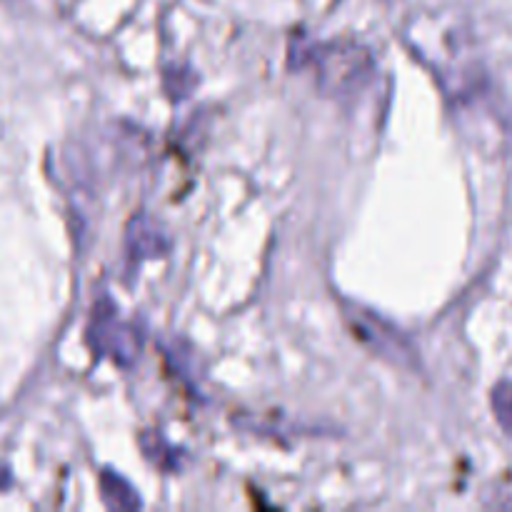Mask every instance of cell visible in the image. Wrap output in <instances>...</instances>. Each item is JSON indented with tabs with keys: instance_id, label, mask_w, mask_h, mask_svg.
I'll list each match as a JSON object with an SVG mask.
<instances>
[{
	"instance_id": "obj_5",
	"label": "cell",
	"mask_w": 512,
	"mask_h": 512,
	"mask_svg": "<svg viewBox=\"0 0 512 512\" xmlns=\"http://www.w3.org/2000/svg\"><path fill=\"white\" fill-rule=\"evenodd\" d=\"M100 493H103V500L115 510H138L140 498L135 495V490L125 483L120 475L105 470L100 475Z\"/></svg>"
},
{
	"instance_id": "obj_1",
	"label": "cell",
	"mask_w": 512,
	"mask_h": 512,
	"mask_svg": "<svg viewBox=\"0 0 512 512\" xmlns=\"http://www.w3.org/2000/svg\"><path fill=\"white\" fill-rule=\"evenodd\" d=\"M305 63L313 65L318 88L328 95H353L375 73L373 53L353 40L313 45Z\"/></svg>"
},
{
	"instance_id": "obj_6",
	"label": "cell",
	"mask_w": 512,
	"mask_h": 512,
	"mask_svg": "<svg viewBox=\"0 0 512 512\" xmlns=\"http://www.w3.org/2000/svg\"><path fill=\"white\" fill-rule=\"evenodd\" d=\"M140 445H143L145 458H148L150 463L158 465V468L163 470L178 468V455H175V450L170 448L160 435H143V438H140Z\"/></svg>"
},
{
	"instance_id": "obj_3",
	"label": "cell",
	"mask_w": 512,
	"mask_h": 512,
	"mask_svg": "<svg viewBox=\"0 0 512 512\" xmlns=\"http://www.w3.org/2000/svg\"><path fill=\"white\" fill-rule=\"evenodd\" d=\"M90 345L95 353L110 355L115 363L130 365L135 363L140 353V335L130 325H123L115 318V310L108 300L95 308L93 325H90Z\"/></svg>"
},
{
	"instance_id": "obj_7",
	"label": "cell",
	"mask_w": 512,
	"mask_h": 512,
	"mask_svg": "<svg viewBox=\"0 0 512 512\" xmlns=\"http://www.w3.org/2000/svg\"><path fill=\"white\" fill-rule=\"evenodd\" d=\"M493 410L500 428L505 430V435H510L512 438V383L510 380H503V383L495 385Z\"/></svg>"
},
{
	"instance_id": "obj_2",
	"label": "cell",
	"mask_w": 512,
	"mask_h": 512,
	"mask_svg": "<svg viewBox=\"0 0 512 512\" xmlns=\"http://www.w3.org/2000/svg\"><path fill=\"white\" fill-rule=\"evenodd\" d=\"M345 320H348L353 335L365 345V348L378 353L380 358H385L388 363L400 365V368H413V348H410L408 340H405L393 325L385 323L378 315H373L370 310L363 308H350L348 313H345Z\"/></svg>"
},
{
	"instance_id": "obj_4",
	"label": "cell",
	"mask_w": 512,
	"mask_h": 512,
	"mask_svg": "<svg viewBox=\"0 0 512 512\" xmlns=\"http://www.w3.org/2000/svg\"><path fill=\"white\" fill-rule=\"evenodd\" d=\"M168 248L165 235L155 228L153 220L135 218L128 233V250L135 258H153V255H163Z\"/></svg>"
}]
</instances>
